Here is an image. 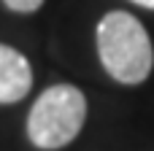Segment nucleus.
<instances>
[{
	"label": "nucleus",
	"mask_w": 154,
	"mask_h": 151,
	"mask_svg": "<svg viewBox=\"0 0 154 151\" xmlns=\"http://www.w3.org/2000/svg\"><path fill=\"white\" fill-rule=\"evenodd\" d=\"M97 54L106 73L127 86L143 84L152 73L154 49L143 24L127 11H108L97 24Z\"/></svg>",
	"instance_id": "f257e3e1"
},
{
	"label": "nucleus",
	"mask_w": 154,
	"mask_h": 151,
	"mask_svg": "<svg viewBox=\"0 0 154 151\" xmlns=\"http://www.w3.org/2000/svg\"><path fill=\"white\" fill-rule=\"evenodd\" d=\"M87 119V97L73 84H54L41 92L27 116V138L35 149L57 151L79 138Z\"/></svg>",
	"instance_id": "f03ea898"
},
{
	"label": "nucleus",
	"mask_w": 154,
	"mask_h": 151,
	"mask_svg": "<svg viewBox=\"0 0 154 151\" xmlns=\"http://www.w3.org/2000/svg\"><path fill=\"white\" fill-rule=\"evenodd\" d=\"M32 86V68L24 54L0 43V105L19 103Z\"/></svg>",
	"instance_id": "7ed1b4c3"
},
{
	"label": "nucleus",
	"mask_w": 154,
	"mask_h": 151,
	"mask_svg": "<svg viewBox=\"0 0 154 151\" xmlns=\"http://www.w3.org/2000/svg\"><path fill=\"white\" fill-rule=\"evenodd\" d=\"M3 3L16 14H32V11H38L43 5V0H3Z\"/></svg>",
	"instance_id": "20e7f679"
},
{
	"label": "nucleus",
	"mask_w": 154,
	"mask_h": 151,
	"mask_svg": "<svg viewBox=\"0 0 154 151\" xmlns=\"http://www.w3.org/2000/svg\"><path fill=\"white\" fill-rule=\"evenodd\" d=\"M133 3H138V5H143V8H152V11H154V0H133Z\"/></svg>",
	"instance_id": "39448f33"
}]
</instances>
